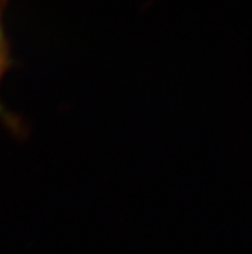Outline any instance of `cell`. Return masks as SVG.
Wrapping results in <instances>:
<instances>
[{
  "label": "cell",
  "instance_id": "1",
  "mask_svg": "<svg viewBox=\"0 0 252 254\" xmlns=\"http://www.w3.org/2000/svg\"><path fill=\"white\" fill-rule=\"evenodd\" d=\"M9 0H0V85L5 78V75L11 70L12 67V54H11V41L6 34L5 28V11L8 6ZM0 122L6 125L12 132L20 134L23 131V125L20 119L11 111H8L3 105V102L0 101Z\"/></svg>",
  "mask_w": 252,
  "mask_h": 254
}]
</instances>
